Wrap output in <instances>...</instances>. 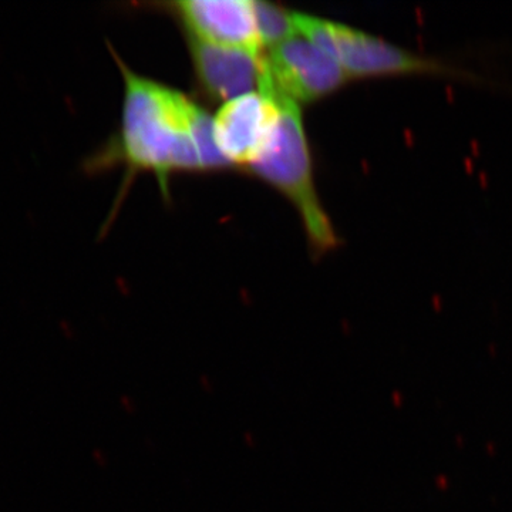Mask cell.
Returning a JSON list of instances; mask_svg holds the SVG:
<instances>
[{"label": "cell", "instance_id": "6da1fadb", "mask_svg": "<svg viewBox=\"0 0 512 512\" xmlns=\"http://www.w3.org/2000/svg\"><path fill=\"white\" fill-rule=\"evenodd\" d=\"M124 83L119 130L84 158L89 175L124 165L128 175L153 173L167 194L175 173H205L231 167L218 150L214 119L185 94L131 70L110 43Z\"/></svg>", "mask_w": 512, "mask_h": 512}, {"label": "cell", "instance_id": "7a4b0ae2", "mask_svg": "<svg viewBox=\"0 0 512 512\" xmlns=\"http://www.w3.org/2000/svg\"><path fill=\"white\" fill-rule=\"evenodd\" d=\"M259 86L268 87L279 103V120L264 150L245 170L288 198L301 217L312 252L320 256L339 245L313 178L311 148L303 127L301 104L279 92L262 70Z\"/></svg>", "mask_w": 512, "mask_h": 512}, {"label": "cell", "instance_id": "3957f363", "mask_svg": "<svg viewBox=\"0 0 512 512\" xmlns=\"http://www.w3.org/2000/svg\"><path fill=\"white\" fill-rule=\"evenodd\" d=\"M292 18L299 35L336 60L350 80L403 73H443L481 79L480 74L439 57L419 55L343 23L299 12H292Z\"/></svg>", "mask_w": 512, "mask_h": 512}, {"label": "cell", "instance_id": "277c9868", "mask_svg": "<svg viewBox=\"0 0 512 512\" xmlns=\"http://www.w3.org/2000/svg\"><path fill=\"white\" fill-rule=\"evenodd\" d=\"M264 69L276 89L298 104L325 99L350 80L336 60L299 33L264 53Z\"/></svg>", "mask_w": 512, "mask_h": 512}, {"label": "cell", "instance_id": "5b68a950", "mask_svg": "<svg viewBox=\"0 0 512 512\" xmlns=\"http://www.w3.org/2000/svg\"><path fill=\"white\" fill-rule=\"evenodd\" d=\"M279 103L265 86L225 101L214 117L218 150L229 165L247 168L264 150L279 120Z\"/></svg>", "mask_w": 512, "mask_h": 512}, {"label": "cell", "instance_id": "8992f818", "mask_svg": "<svg viewBox=\"0 0 512 512\" xmlns=\"http://www.w3.org/2000/svg\"><path fill=\"white\" fill-rule=\"evenodd\" d=\"M184 23L185 33L202 42L264 55L256 25L255 2L249 0H180L165 3Z\"/></svg>", "mask_w": 512, "mask_h": 512}, {"label": "cell", "instance_id": "52a82bcc", "mask_svg": "<svg viewBox=\"0 0 512 512\" xmlns=\"http://www.w3.org/2000/svg\"><path fill=\"white\" fill-rule=\"evenodd\" d=\"M195 77L214 101H229L258 90L264 55L202 42L187 35Z\"/></svg>", "mask_w": 512, "mask_h": 512}, {"label": "cell", "instance_id": "ba28073f", "mask_svg": "<svg viewBox=\"0 0 512 512\" xmlns=\"http://www.w3.org/2000/svg\"><path fill=\"white\" fill-rule=\"evenodd\" d=\"M256 25H258L259 37L262 46L274 47L292 36L298 35V30L293 23L292 12L272 3L255 2Z\"/></svg>", "mask_w": 512, "mask_h": 512}]
</instances>
